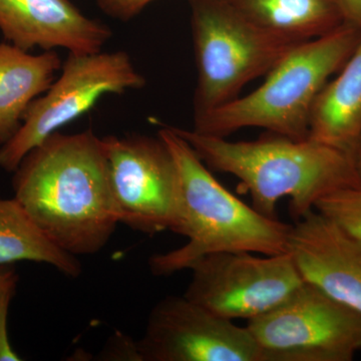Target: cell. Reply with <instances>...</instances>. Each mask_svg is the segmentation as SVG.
<instances>
[{
    "instance_id": "obj_1",
    "label": "cell",
    "mask_w": 361,
    "mask_h": 361,
    "mask_svg": "<svg viewBox=\"0 0 361 361\" xmlns=\"http://www.w3.org/2000/svg\"><path fill=\"white\" fill-rule=\"evenodd\" d=\"M13 188L49 240L77 257L99 253L120 223L103 137L92 130L51 135L20 161Z\"/></svg>"
},
{
    "instance_id": "obj_2",
    "label": "cell",
    "mask_w": 361,
    "mask_h": 361,
    "mask_svg": "<svg viewBox=\"0 0 361 361\" xmlns=\"http://www.w3.org/2000/svg\"><path fill=\"white\" fill-rule=\"evenodd\" d=\"M207 167L236 177L250 194L252 207L276 218L281 199H290L295 220L314 210L316 203L342 188L361 186L355 157L310 139L295 140L272 133L255 141H228L175 128Z\"/></svg>"
},
{
    "instance_id": "obj_3",
    "label": "cell",
    "mask_w": 361,
    "mask_h": 361,
    "mask_svg": "<svg viewBox=\"0 0 361 361\" xmlns=\"http://www.w3.org/2000/svg\"><path fill=\"white\" fill-rule=\"evenodd\" d=\"M158 135L170 149L179 172L177 234L188 241L174 250L152 256L149 266L154 275L170 276L220 252L287 253L291 225L266 217L228 191L174 127L161 128Z\"/></svg>"
},
{
    "instance_id": "obj_4",
    "label": "cell",
    "mask_w": 361,
    "mask_h": 361,
    "mask_svg": "<svg viewBox=\"0 0 361 361\" xmlns=\"http://www.w3.org/2000/svg\"><path fill=\"white\" fill-rule=\"evenodd\" d=\"M360 28L344 23L317 39L296 44L247 96L194 118L193 130L227 137L245 128L307 139L313 106L329 78L355 51Z\"/></svg>"
},
{
    "instance_id": "obj_5",
    "label": "cell",
    "mask_w": 361,
    "mask_h": 361,
    "mask_svg": "<svg viewBox=\"0 0 361 361\" xmlns=\"http://www.w3.org/2000/svg\"><path fill=\"white\" fill-rule=\"evenodd\" d=\"M197 66L194 118L234 101L296 44L246 18L227 0H189Z\"/></svg>"
},
{
    "instance_id": "obj_6",
    "label": "cell",
    "mask_w": 361,
    "mask_h": 361,
    "mask_svg": "<svg viewBox=\"0 0 361 361\" xmlns=\"http://www.w3.org/2000/svg\"><path fill=\"white\" fill-rule=\"evenodd\" d=\"M145 85L146 78L127 52H70L61 75L32 102L20 129L0 146V168L13 173L32 149L92 110L104 96Z\"/></svg>"
},
{
    "instance_id": "obj_7",
    "label": "cell",
    "mask_w": 361,
    "mask_h": 361,
    "mask_svg": "<svg viewBox=\"0 0 361 361\" xmlns=\"http://www.w3.org/2000/svg\"><path fill=\"white\" fill-rule=\"evenodd\" d=\"M246 326L261 361H351L361 350V313L306 282Z\"/></svg>"
},
{
    "instance_id": "obj_8",
    "label": "cell",
    "mask_w": 361,
    "mask_h": 361,
    "mask_svg": "<svg viewBox=\"0 0 361 361\" xmlns=\"http://www.w3.org/2000/svg\"><path fill=\"white\" fill-rule=\"evenodd\" d=\"M118 219L135 231L177 234L180 217L179 172L161 137H103Z\"/></svg>"
},
{
    "instance_id": "obj_9",
    "label": "cell",
    "mask_w": 361,
    "mask_h": 361,
    "mask_svg": "<svg viewBox=\"0 0 361 361\" xmlns=\"http://www.w3.org/2000/svg\"><path fill=\"white\" fill-rule=\"evenodd\" d=\"M220 252L190 266L184 296L225 319H253L274 310L304 283L290 254L259 257Z\"/></svg>"
},
{
    "instance_id": "obj_10",
    "label": "cell",
    "mask_w": 361,
    "mask_h": 361,
    "mask_svg": "<svg viewBox=\"0 0 361 361\" xmlns=\"http://www.w3.org/2000/svg\"><path fill=\"white\" fill-rule=\"evenodd\" d=\"M135 353L141 361H261L247 326L185 296H168L156 304Z\"/></svg>"
},
{
    "instance_id": "obj_11",
    "label": "cell",
    "mask_w": 361,
    "mask_h": 361,
    "mask_svg": "<svg viewBox=\"0 0 361 361\" xmlns=\"http://www.w3.org/2000/svg\"><path fill=\"white\" fill-rule=\"evenodd\" d=\"M287 252L303 281L361 313V239L316 210L291 225Z\"/></svg>"
},
{
    "instance_id": "obj_12",
    "label": "cell",
    "mask_w": 361,
    "mask_h": 361,
    "mask_svg": "<svg viewBox=\"0 0 361 361\" xmlns=\"http://www.w3.org/2000/svg\"><path fill=\"white\" fill-rule=\"evenodd\" d=\"M0 32L25 51L65 49L90 54L103 51L113 32L85 16L70 0H0Z\"/></svg>"
},
{
    "instance_id": "obj_13",
    "label": "cell",
    "mask_w": 361,
    "mask_h": 361,
    "mask_svg": "<svg viewBox=\"0 0 361 361\" xmlns=\"http://www.w3.org/2000/svg\"><path fill=\"white\" fill-rule=\"evenodd\" d=\"M308 139L355 158L361 139V37L339 75L318 94Z\"/></svg>"
},
{
    "instance_id": "obj_14",
    "label": "cell",
    "mask_w": 361,
    "mask_h": 361,
    "mask_svg": "<svg viewBox=\"0 0 361 361\" xmlns=\"http://www.w3.org/2000/svg\"><path fill=\"white\" fill-rule=\"evenodd\" d=\"M61 66L56 51L32 54L0 44V146L18 132L26 111L51 87Z\"/></svg>"
},
{
    "instance_id": "obj_15",
    "label": "cell",
    "mask_w": 361,
    "mask_h": 361,
    "mask_svg": "<svg viewBox=\"0 0 361 361\" xmlns=\"http://www.w3.org/2000/svg\"><path fill=\"white\" fill-rule=\"evenodd\" d=\"M236 11L265 30L303 42L346 23L337 0H227Z\"/></svg>"
},
{
    "instance_id": "obj_16",
    "label": "cell",
    "mask_w": 361,
    "mask_h": 361,
    "mask_svg": "<svg viewBox=\"0 0 361 361\" xmlns=\"http://www.w3.org/2000/svg\"><path fill=\"white\" fill-rule=\"evenodd\" d=\"M23 261L45 263L73 278L82 270L77 256L51 241L20 202L0 197V266Z\"/></svg>"
},
{
    "instance_id": "obj_17",
    "label": "cell",
    "mask_w": 361,
    "mask_h": 361,
    "mask_svg": "<svg viewBox=\"0 0 361 361\" xmlns=\"http://www.w3.org/2000/svg\"><path fill=\"white\" fill-rule=\"evenodd\" d=\"M314 210L361 239V186L342 188L322 197Z\"/></svg>"
},
{
    "instance_id": "obj_18",
    "label": "cell",
    "mask_w": 361,
    "mask_h": 361,
    "mask_svg": "<svg viewBox=\"0 0 361 361\" xmlns=\"http://www.w3.org/2000/svg\"><path fill=\"white\" fill-rule=\"evenodd\" d=\"M155 0H97L104 13L115 20L128 21L141 13Z\"/></svg>"
},
{
    "instance_id": "obj_19",
    "label": "cell",
    "mask_w": 361,
    "mask_h": 361,
    "mask_svg": "<svg viewBox=\"0 0 361 361\" xmlns=\"http://www.w3.org/2000/svg\"><path fill=\"white\" fill-rule=\"evenodd\" d=\"M14 294H6L0 301V361H20L23 358L14 350L8 336L9 306Z\"/></svg>"
},
{
    "instance_id": "obj_20",
    "label": "cell",
    "mask_w": 361,
    "mask_h": 361,
    "mask_svg": "<svg viewBox=\"0 0 361 361\" xmlns=\"http://www.w3.org/2000/svg\"><path fill=\"white\" fill-rule=\"evenodd\" d=\"M18 276L13 265L0 266V301L6 294L16 291Z\"/></svg>"
},
{
    "instance_id": "obj_21",
    "label": "cell",
    "mask_w": 361,
    "mask_h": 361,
    "mask_svg": "<svg viewBox=\"0 0 361 361\" xmlns=\"http://www.w3.org/2000/svg\"><path fill=\"white\" fill-rule=\"evenodd\" d=\"M346 23L361 30V0H337Z\"/></svg>"
},
{
    "instance_id": "obj_22",
    "label": "cell",
    "mask_w": 361,
    "mask_h": 361,
    "mask_svg": "<svg viewBox=\"0 0 361 361\" xmlns=\"http://www.w3.org/2000/svg\"><path fill=\"white\" fill-rule=\"evenodd\" d=\"M356 167H357L358 174L361 179V139L360 142V146H358L357 153L355 156Z\"/></svg>"
}]
</instances>
